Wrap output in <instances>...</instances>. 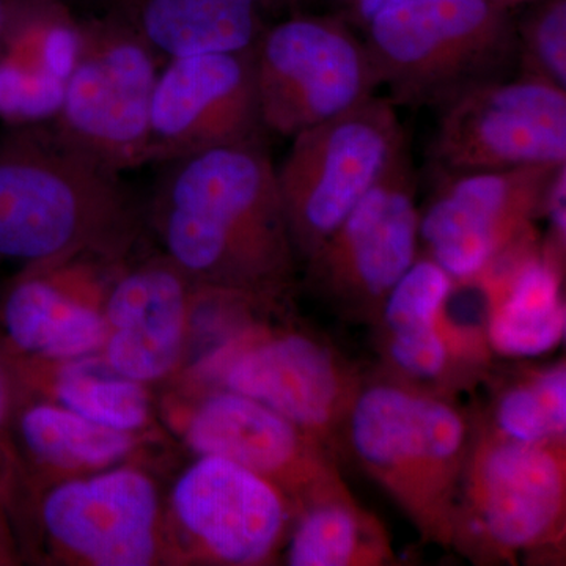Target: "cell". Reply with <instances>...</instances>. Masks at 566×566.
<instances>
[{
	"mask_svg": "<svg viewBox=\"0 0 566 566\" xmlns=\"http://www.w3.org/2000/svg\"><path fill=\"white\" fill-rule=\"evenodd\" d=\"M370 527L345 494L311 502L294 528L289 565L349 566L371 564L378 553L370 543Z\"/></svg>",
	"mask_w": 566,
	"mask_h": 566,
	"instance_id": "obj_24",
	"label": "cell"
},
{
	"mask_svg": "<svg viewBox=\"0 0 566 566\" xmlns=\"http://www.w3.org/2000/svg\"><path fill=\"white\" fill-rule=\"evenodd\" d=\"M158 57L237 52L266 29L262 0H104Z\"/></svg>",
	"mask_w": 566,
	"mask_h": 566,
	"instance_id": "obj_20",
	"label": "cell"
},
{
	"mask_svg": "<svg viewBox=\"0 0 566 566\" xmlns=\"http://www.w3.org/2000/svg\"><path fill=\"white\" fill-rule=\"evenodd\" d=\"M497 2H501L502 6L509 7L512 6L513 2H520V0H497Z\"/></svg>",
	"mask_w": 566,
	"mask_h": 566,
	"instance_id": "obj_34",
	"label": "cell"
},
{
	"mask_svg": "<svg viewBox=\"0 0 566 566\" xmlns=\"http://www.w3.org/2000/svg\"><path fill=\"white\" fill-rule=\"evenodd\" d=\"M266 134L253 48L170 59L159 73L150 106V163L266 142Z\"/></svg>",
	"mask_w": 566,
	"mask_h": 566,
	"instance_id": "obj_11",
	"label": "cell"
},
{
	"mask_svg": "<svg viewBox=\"0 0 566 566\" xmlns=\"http://www.w3.org/2000/svg\"><path fill=\"white\" fill-rule=\"evenodd\" d=\"M185 438L197 455L233 461L307 504L345 494L322 442L245 395L226 389L205 398Z\"/></svg>",
	"mask_w": 566,
	"mask_h": 566,
	"instance_id": "obj_14",
	"label": "cell"
},
{
	"mask_svg": "<svg viewBox=\"0 0 566 566\" xmlns=\"http://www.w3.org/2000/svg\"><path fill=\"white\" fill-rule=\"evenodd\" d=\"M264 129L293 137L359 106L382 87L356 29L334 14H286L253 46Z\"/></svg>",
	"mask_w": 566,
	"mask_h": 566,
	"instance_id": "obj_7",
	"label": "cell"
},
{
	"mask_svg": "<svg viewBox=\"0 0 566 566\" xmlns=\"http://www.w3.org/2000/svg\"><path fill=\"white\" fill-rule=\"evenodd\" d=\"M497 296L488 337L495 352L510 357L542 356L560 344L566 311L557 264L542 256H523Z\"/></svg>",
	"mask_w": 566,
	"mask_h": 566,
	"instance_id": "obj_22",
	"label": "cell"
},
{
	"mask_svg": "<svg viewBox=\"0 0 566 566\" xmlns=\"http://www.w3.org/2000/svg\"><path fill=\"white\" fill-rule=\"evenodd\" d=\"M133 433L112 430L51 401H25L17 394L9 449L41 474L80 476L111 469L132 453Z\"/></svg>",
	"mask_w": 566,
	"mask_h": 566,
	"instance_id": "obj_21",
	"label": "cell"
},
{
	"mask_svg": "<svg viewBox=\"0 0 566 566\" xmlns=\"http://www.w3.org/2000/svg\"><path fill=\"white\" fill-rule=\"evenodd\" d=\"M17 401V385L9 364L0 353V450L9 444V428Z\"/></svg>",
	"mask_w": 566,
	"mask_h": 566,
	"instance_id": "obj_30",
	"label": "cell"
},
{
	"mask_svg": "<svg viewBox=\"0 0 566 566\" xmlns=\"http://www.w3.org/2000/svg\"><path fill=\"white\" fill-rule=\"evenodd\" d=\"M20 547L11 528L9 516L0 501V566L20 564Z\"/></svg>",
	"mask_w": 566,
	"mask_h": 566,
	"instance_id": "obj_31",
	"label": "cell"
},
{
	"mask_svg": "<svg viewBox=\"0 0 566 566\" xmlns=\"http://www.w3.org/2000/svg\"><path fill=\"white\" fill-rule=\"evenodd\" d=\"M151 200L166 256L193 286L273 296L294 270L289 223L266 142L167 163Z\"/></svg>",
	"mask_w": 566,
	"mask_h": 566,
	"instance_id": "obj_1",
	"label": "cell"
},
{
	"mask_svg": "<svg viewBox=\"0 0 566 566\" xmlns=\"http://www.w3.org/2000/svg\"><path fill=\"white\" fill-rule=\"evenodd\" d=\"M348 428L370 474L424 532L449 538L468 436L460 412L406 387L376 385L354 397Z\"/></svg>",
	"mask_w": 566,
	"mask_h": 566,
	"instance_id": "obj_5",
	"label": "cell"
},
{
	"mask_svg": "<svg viewBox=\"0 0 566 566\" xmlns=\"http://www.w3.org/2000/svg\"><path fill=\"white\" fill-rule=\"evenodd\" d=\"M517 69L566 91V0H536L516 22Z\"/></svg>",
	"mask_w": 566,
	"mask_h": 566,
	"instance_id": "obj_27",
	"label": "cell"
},
{
	"mask_svg": "<svg viewBox=\"0 0 566 566\" xmlns=\"http://www.w3.org/2000/svg\"><path fill=\"white\" fill-rule=\"evenodd\" d=\"M453 282L430 256L417 259L382 303V315L390 333H411L439 326Z\"/></svg>",
	"mask_w": 566,
	"mask_h": 566,
	"instance_id": "obj_26",
	"label": "cell"
},
{
	"mask_svg": "<svg viewBox=\"0 0 566 566\" xmlns=\"http://www.w3.org/2000/svg\"><path fill=\"white\" fill-rule=\"evenodd\" d=\"M564 166L439 178L433 200L420 212L419 241L453 281L482 279L526 240Z\"/></svg>",
	"mask_w": 566,
	"mask_h": 566,
	"instance_id": "obj_10",
	"label": "cell"
},
{
	"mask_svg": "<svg viewBox=\"0 0 566 566\" xmlns=\"http://www.w3.org/2000/svg\"><path fill=\"white\" fill-rule=\"evenodd\" d=\"M474 526L499 549L551 542L565 513V457L558 442L499 436L480 447L469 479Z\"/></svg>",
	"mask_w": 566,
	"mask_h": 566,
	"instance_id": "obj_15",
	"label": "cell"
},
{
	"mask_svg": "<svg viewBox=\"0 0 566 566\" xmlns=\"http://www.w3.org/2000/svg\"><path fill=\"white\" fill-rule=\"evenodd\" d=\"M438 111L428 158L439 178L566 164V91L549 82H485Z\"/></svg>",
	"mask_w": 566,
	"mask_h": 566,
	"instance_id": "obj_8",
	"label": "cell"
},
{
	"mask_svg": "<svg viewBox=\"0 0 566 566\" xmlns=\"http://www.w3.org/2000/svg\"><path fill=\"white\" fill-rule=\"evenodd\" d=\"M13 0H0V35H2L3 25H6L7 14Z\"/></svg>",
	"mask_w": 566,
	"mask_h": 566,
	"instance_id": "obj_33",
	"label": "cell"
},
{
	"mask_svg": "<svg viewBox=\"0 0 566 566\" xmlns=\"http://www.w3.org/2000/svg\"><path fill=\"white\" fill-rule=\"evenodd\" d=\"M316 2H323L326 13L340 18L356 31L363 32L376 14L400 0H315Z\"/></svg>",
	"mask_w": 566,
	"mask_h": 566,
	"instance_id": "obj_29",
	"label": "cell"
},
{
	"mask_svg": "<svg viewBox=\"0 0 566 566\" xmlns=\"http://www.w3.org/2000/svg\"><path fill=\"white\" fill-rule=\"evenodd\" d=\"M495 423L504 438L524 444H549L565 438V365L536 375L501 398Z\"/></svg>",
	"mask_w": 566,
	"mask_h": 566,
	"instance_id": "obj_25",
	"label": "cell"
},
{
	"mask_svg": "<svg viewBox=\"0 0 566 566\" xmlns=\"http://www.w3.org/2000/svg\"><path fill=\"white\" fill-rule=\"evenodd\" d=\"M103 2H104V0H103Z\"/></svg>",
	"mask_w": 566,
	"mask_h": 566,
	"instance_id": "obj_35",
	"label": "cell"
},
{
	"mask_svg": "<svg viewBox=\"0 0 566 566\" xmlns=\"http://www.w3.org/2000/svg\"><path fill=\"white\" fill-rule=\"evenodd\" d=\"M158 59L109 13L77 21L73 59L51 125L63 139L115 172L150 163Z\"/></svg>",
	"mask_w": 566,
	"mask_h": 566,
	"instance_id": "obj_6",
	"label": "cell"
},
{
	"mask_svg": "<svg viewBox=\"0 0 566 566\" xmlns=\"http://www.w3.org/2000/svg\"><path fill=\"white\" fill-rule=\"evenodd\" d=\"M289 495L219 457H200L175 483V524L199 556L226 565L268 560L290 520Z\"/></svg>",
	"mask_w": 566,
	"mask_h": 566,
	"instance_id": "obj_12",
	"label": "cell"
},
{
	"mask_svg": "<svg viewBox=\"0 0 566 566\" xmlns=\"http://www.w3.org/2000/svg\"><path fill=\"white\" fill-rule=\"evenodd\" d=\"M36 523L54 556L66 564L148 566L166 551L158 488L133 468L55 483L36 504Z\"/></svg>",
	"mask_w": 566,
	"mask_h": 566,
	"instance_id": "obj_9",
	"label": "cell"
},
{
	"mask_svg": "<svg viewBox=\"0 0 566 566\" xmlns=\"http://www.w3.org/2000/svg\"><path fill=\"white\" fill-rule=\"evenodd\" d=\"M268 14H293L307 11L315 0H262Z\"/></svg>",
	"mask_w": 566,
	"mask_h": 566,
	"instance_id": "obj_32",
	"label": "cell"
},
{
	"mask_svg": "<svg viewBox=\"0 0 566 566\" xmlns=\"http://www.w3.org/2000/svg\"><path fill=\"white\" fill-rule=\"evenodd\" d=\"M102 308L55 281L50 264H29L0 303V353L10 364H61L102 354Z\"/></svg>",
	"mask_w": 566,
	"mask_h": 566,
	"instance_id": "obj_18",
	"label": "cell"
},
{
	"mask_svg": "<svg viewBox=\"0 0 566 566\" xmlns=\"http://www.w3.org/2000/svg\"><path fill=\"white\" fill-rule=\"evenodd\" d=\"M389 353L400 370L417 378H434L449 364V345L439 326L392 334Z\"/></svg>",
	"mask_w": 566,
	"mask_h": 566,
	"instance_id": "obj_28",
	"label": "cell"
},
{
	"mask_svg": "<svg viewBox=\"0 0 566 566\" xmlns=\"http://www.w3.org/2000/svg\"><path fill=\"white\" fill-rule=\"evenodd\" d=\"M227 390L245 395L324 441L352 408L348 378L329 349L300 334L240 349L222 371Z\"/></svg>",
	"mask_w": 566,
	"mask_h": 566,
	"instance_id": "obj_17",
	"label": "cell"
},
{
	"mask_svg": "<svg viewBox=\"0 0 566 566\" xmlns=\"http://www.w3.org/2000/svg\"><path fill=\"white\" fill-rule=\"evenodd\" d=\"M363 33L395 106L439 109L517 66L516 21L497 0H400Z\"/></svg>",
	"mask_w": 566,
	"mask_h": 566,
	"instance_id": "obj_3",
	"label": "cell"
},
{
	"mask_svg": "<svg viewBox=\"0 0 566 566\" xmlns=\"http://www.w3.org/2000/svg\"><path fill=\"white\" fill-rule=\"evenodd\" d=\"M139 226L122 174L63 139L50 120L14 125L0 140V260H118Z\"/></svg>",
	"mask_w": 566,
	"mask_h": 566,
	"instance_id": "obj_2",
	"label": "cell"
},
{
	"mask_svg": "<svg viewBox=\"0 0 566 566\" xmlns=\"http://www.w3.org/2000/svg\"><path fill=\"white\" fill-rule=\"evenodd\" d=\"M65 0H13L0 35V117L43 122L57 109L76 43Z\"/></svg>",
	"mask_w": 566,
	"mask_h": 566,
	"instance_id": "obj_19",
	"label": "cell"
},
{
	"mask_svg": "<svg viewBox=\"0 0 566 566\" xmlns=\"http://www.w3.org/2000/svg\"><path fill=\"white\" fill-rule=\"evenodd\" d=\"M395 107L375 95L293 137L275 172L296 255L307 260L409 155Z\"/></svg>",
	"mask_w": 566,
	"mask_h": 566,
	"instance_id": "obj_4",
	"label": "cell"
},
{
	"mask_svg": "<svg viewBox=\"0 0 566 566\" xmlns=\"http://www.w3.org/2000/svg\"><path fill=\"white\" fill-rule=\"evenodd\" d=\"M193 285L166 255L122 274L104 297V363L133 381H158L180 363Z\"/></svg>",
	"mask_w": 566,
	"mask_h": 566,
	"instance_id": "obj_16",
	"label": "cell"
},
{
	"mask_svg": "<svg viewBox=\"0 0 566 566\" xmlns=\"http://www.w3.org/2000/svg\"><path fill=\"white\" fill-rule=\"evenodd\" d=\"M46 365L54 367L52 378L11 371L14 382L44 385L55 403L112 430L134 433L150 419V397L145 385L115 374L98 357Z\"/></svg>",
	"mask_w": 566,
	"mask_h": 566,
	"instance_id": "obj_23",
	"label": "cell"
},
{
	"mask_svg": "<svg viewBox=\"0 0 566 566\" xmlns=\"http://www.w3.org/2000/svg\"><path fill=\"white\" fill-rule=\"evenodd\" d=\"M416 182L408 155L308 256L312 277L319 286L349 303H385L417 260Z\"/></svg>",
	"mask_w": 566,
	"mask_h": 566,
	"instance_id": "obj_13",
	"label": "cell"
}]
</instances>
